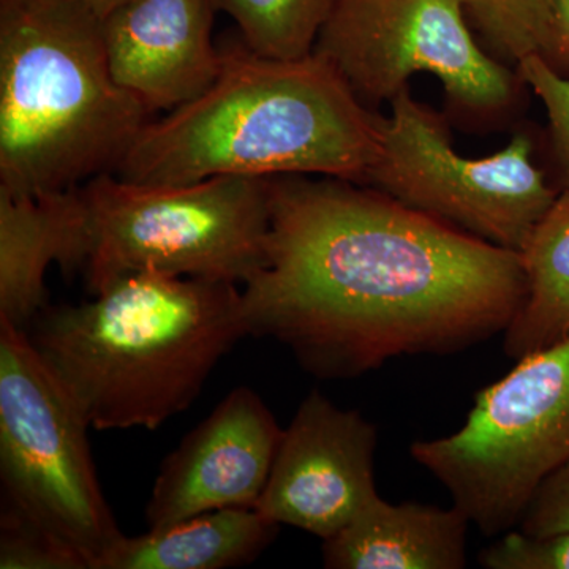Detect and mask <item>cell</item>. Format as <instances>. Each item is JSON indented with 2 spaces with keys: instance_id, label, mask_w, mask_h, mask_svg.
<instances>
[{
  "instance_id": "obj_21",
  "label": "cell",
  "mask_w": 569,
  "mask_h": 569,
  "mask_svg": "<svg viewBox=\"0 0 569 569\" xmlns=\"http://www.w3.org/2000/svg\"><path fill=\"white\" fill-rule=\"evenodd\" d=\"M481 565L488 569H569V531L541 537L505 531L482 550Z\"/></svg>"
},
{
  "instance_id": "obj_8",
  "label": "cell",
  "mask_w": 569,
  "mask_h": 569,
  "mask_svg": "<svg viewBox=\"0 0 569 569\" xmlns=\"http://www.w3.org/2000/svg\"><path fill=\"white\" fill-rule=\"evenodd\" d=\"M313 52L372 110L433 74L452 114L478 129L511 121L529 89L473 36L466 0H340Z\"/></svg>"
},
{
  "instance_id": "obj_16",
  "label": "cell",
  "mask_w": 569,
  "mask_h": 569,
  "mask_svg": "<svg viewBox=\"0 0 569 569\" xmlns=\"http://www.w3.org/2000/svg\"><path fill=\"white\" fill-rule=\"evenodd\" d=\"M519 253L527 293L505 331V351L516 361L569 336V190H561Z\"/></svg>"
},
{
  "instance_id": "obj_1",
  "label": "cell",
  "mask_w": 569,
  "mask_h": 569,
  "mask_svg": "<svg viewBox=\"0 0 569 569\" xmlns=\"http://www.w3.org/2000/svg\"><path fill=\"white\" fill-rule=\"evenodd\" d=\"M269 206L266 261L242 290L247 331L313 376L463 350L507 331L526 299L519 252L372 187L279 176Z\"/></svg>"
},
{
  "instance_id": "obj_10",
  "label": "cell",
  "mask_w": 569,
  "mask_h": 569,
  "mask_svg": "<svg viewBox=\"0 0 569 569\" xmlns=\"http://www.w3.org/2000/svg\"><path fill=\"white\" fill-rule=\"evenodd\" d=\"M377 427L318 391L283 429L257 511L279 526L328 539L376 500Z\"/></svg>"
},
{
  "instance_id": "obj_19",
  "label": "cell",
  "mask_w": 569,
  "mask_h": 569,
  "mask_svg": "<svg viewBox=\"0 0 569 569\" xmlns=\"http://www.w3.org/2000/svg\"><path fill=\"white\" fill-rule=\"evenodd\" d=\"M529 91L541 100L548 114L550 159L557 174V189L569 190V78L550 70L537 54L516 66Z\"/></svg>"
},
{
  "instance_id": "obj_13",
  "label": "cell",
  "mask_w": 569,
  "mask_h": 569,
  "mask_svg": "<svg viewBox=\"0 0 569 569\" xmlns=\"http://www.w3.org/2000/svg\"><path fill=\"white\" fill-rule=\"evenodd\" d=\"M51 263L82 266V206L77 189L22 197L0 189V317L28 329L47 307Z\"/></svg>"
},
{
  "instance_id": "obj_15",
  "label": "cell",
  "mask_w": 569,
  "mask_h": 569,
  "mask_svg": "<svg viewBox=\"0 0 569 569\" xmlns=\"http://www.w3.org/2000/svg\"><path fill=\"white\" fill-rule=\"evenodd\" d=\"M279 530L254 508L216 509L140 537L122 535L99 569L241 567L258 559Z\"/></svg>"
},
{
  "instance_id": "obj_14",
  "label": "cell",
  "mask_w": 569,
  "mask_h": 569,
  "mask_svg": "<svg viewBox=\"0 0 569 569\" xmlns=\"http://www.w3.org/2000/svg\"><path fill=\"white\" fill-rule=\"evenodd\" d=\"M470 519L458 507L391 505L380 496L323 541L331 569H460Z\"/></svg>"
},
{
  "instance_id": "obj_4",
  "label": "cell",
  "mask_w": 569,
  "mask_h": 569,
  "mask_svg": "<svg viewBox=\"0 0 569 569\" xmlns=\"http://www.w3.org/2000/svg\"><path fill=\"white\" fill-rule=\"evenodd\" d=\"M151 116L112 78L91 10L0 0V189L43 197L114 173Z\"/></svg>"
},
{
  "instance_id": "obj_9",
  "label": "cell",
  "mask_w": 569,
  "mask_h": 569,
  "mask_svg": "<svg viewBox=\"0 0 569 569\" xmlns=\"http://www.w3.org/2000/svg\"><path fill=\"white\" fill-rule=\"evenodd\" d=\"M381 123L380 151L365 186L479 239L520 252L560 190L535 163L522 130L482 159L460 156L436 111L406 88Z\"/></svg>"
},
{
  "instance_id": "obj_18",
  "label": "cell",
  "mask_w": 569,
  "mask_h": 569,
  "mask_svg": "<svg viewBox=\"0 0 569 569\" xmlns=\"http://www.w3.org/2000/svg\"><path fill=\"white\" fill-rule=\"evenodd\" d=\"M556 0H466L482 47L509 67L537 54Z\"/></svg>"
},
{
  "instance_id": "obj_22",
  "label": "cell",
  "mask_w": 569,
  "mask_h": 569,
  "mask_svg": "<svg viewBox=\"0 0 569 569\" xmlns=\"http://www.w3.org/2000/svg\"><path fill=\"white\" fill-rule=\"evenodd\" d=\"M519 530L535 537L569 531V463L542 481L520 518Z\"/></svg>"
},
{
  "instance_id": "obj_2",
  "label": "cell",
  "mask_w": 569,
  "mask_h": 569,
  "mask_svg": "<svg viewBox=\"0 0 569 569\" xmlns=\"http://www.w3.org/2000/svg\"><path fill=\"white\" fill-rule=\"evenodd\" d=\"M383 116L321 56L274 59L244 41L192 102L151 119L114 174L142 186L217 178L318 176L365 186Z\"/></svg>"
},
{
  "instance_id": "obj_20",
  "label": "cell",
  "mask_w": 569,
  "mask_h": 569,
  "mask_svg": "<svg viewBox=\"0 0 569 569\" xmlns=\"http://www.w3.org/2000/svg\"><path fill=\"white\" fill-rule=\"evenodd\" d=\"M0 568L84 569L81 560L32 523L2 511Z\"/></svg>"
},
{
  "instance_id": "obj_12",
  "label": "cell",
  "mask_w": 569,
  "mask_h": 569,
  "mask_svg": "<svg viewBox=\"0 0 569 569\" xmlns=\"http://www.w3.org/2000/svg\"><path fill=\"white\" fill-rule=\"evenodd\" d=\"M211 0H127L103 20L112 78L149 111H173L208 91L222 70Z\"/></svg>"
},
{
  "instance_id": "obj_23",
  "label": "cell",
  "mask_w": 569,
  "mask_h": 569,
  "mask_svg": "<svg viewBox=\"0 0 569 569\" xmlns=\"http://www.w3.org/2000/svg\"><path fill=\"white\" fill-rule=\"evenodd\" d=\"M537 56L550 70L569 78V0L553 3Z\"/></svg>"
},
{
  "instance_id": "obj_3",
  "label": "cell",
  "mask_w": 569,
  "mask_h": 569,
  "mask_svg": "<svg viewBox=\"0 0 569 569\" xmlns=\"http://www.w3.org/2000/svg\"><path fill=\"white\" fill-rule=\"evenodd\" d=\"M236 284L133 272L92 301L44 307L26 332L93 429L156 430L249 336Z\"/></svg>"
},
{
  "instance_id": "obj_11",
  "label": "cell",
  "mask_w": 569,
  "mask_h": 569,
  "mask_svg": "<svg viewBox=\"0 0 569 569\" xmlns=\"http://www.w3.org/2000/svg\"><path fill=\"white\" fill-rule=\"evenodd\" d=\"M283 429L263 400L236 388L168 455L146 507L149 530L223 508H254Z\"/></svg>"
},
{
  "instance_id": "obj_24",
  "label": "cell",
  "mask_w": 569,
  "mask_h": 569,
  "mask_svg": "<svg viewBox=\"0 0 569 569\" xmlns=\"http://www.w3.org/2000/svg\"><path fill=\"white\" fill-rule=\"evenodd\" d=\"M73 2L84 6L86 9L91 10L93 14H97L103 21L104 18L110 17L112 11L123 6L127 0H73Z\"/></svg>"
},
{
  "instance_id": "obj_6",
  "label": "cell",
  "mask_w": 569,
  "mask_h": 569,
  "mask_svg": "<svg viewBox=\"0 0 569 569\" xmlns=\"http://www.w3.org/2000/svg\"><path fill=\"white\" fill-rule=\"evenodd\" d=\"M89 427L28 332L0 317L2 511L99 569L122 533L100 489Z\"/></svg>"
},
{
  "instance_id": "obj_17",
  "label": "cell",
  "mask_w": 569,
  "mask_h": 569,
  "mask_svg": "<svg viewBox=\"0 0 569 569\" xmlns=\"http://www.w3.org/2000/svg\"><path fill=\"white\" fill-rule=\"evenodd\" d=\"M233 18L249 50L266 58L301 59L316 50L318 36L340 0H211Z\"/></svg>"
},
{
  "instance_id": "obj_7",
  "label": "cell",
  "mask_w": 569,
  "mask_h": 569,
  "mask_svg": "<svg viewBox=\"0 0 569 569\" xmlns=\"http://www.w3.org/2000/svg\"><path fill=\"white\" fill-rule=\"evenodd\" d=\"M488 537L519 526L539 486L569 463V336L518 359L475 397L458 432L411 445Z\"/></svg>"
},
{
  "instance_id": "obj_5",
  "label": "cell",
  "mask_w": 569,
  "mask_h": 569,
  "mask_svg": "<svg viewBox=\"0 0 569 569\" xmlns=\"http://www.w3.org/2000/svg\"><path fill=\"white\" fill-rule=\"evenodd\" d=\"M271 178L142 186L114 173L78 187L89 293L133 272L246 283L266 261Z\"/></svg>"
}]
</instances>
